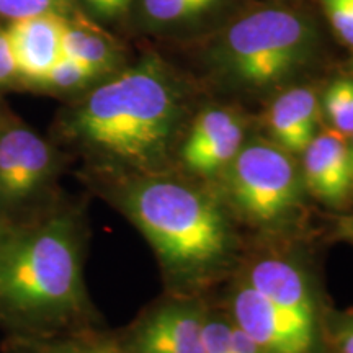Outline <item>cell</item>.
<instances>
[{
	"label": "cell",
	"instance_id": "cell-1",
	"mask_svg": "<svg viewBox=\"0 0 353 353\" xmlns=\"http://www.w3.org/2000/svg\"><path fill=\"white\" fill-rule=\"evenodd\" d=\"M180 94L164 65L145 57L90 92L70 131L113 164L152 174L165 162L180 121Z\"/></svg>",
	"mask_w": 353,
	"mask_h": 353
},
{
	"label": "cell",
	"instance_id": "cell-2",
	"mask_svg": "<svg viewBox=\"0 0 353 353\" xmlns=\"http://www.w3.org/2000/svg\"><path fill=\"white\" fill-rule=\"evenodd\" d=\"M123 208L176 278L200 281L231 255V229L223 210L195 187L143 176L123 193Z\"/></svg>",
	"mask_w": 353,
	"mask_h": 353
},
{
	"label": "cell",
	"instance_id": "cell-3",
	"mask_svg": "<svg viewBox=\"0 0 353 353\" xmlns=\"http://www.w3.org/2000/svg\"><path fill=\"white\" fill-rule=\"evenodd\" d=\"M82 303L81 254L74 224L51 218L0 236V317L20 325L63 321Z\"/></svg>",
	"mask_w": 353,
	"mask_h": 353
},
{
	"label": "cell",
	"instance_id": "cell-4",
	"mask_svg": "<svg viewBox=\"0 0 353 353\" xmlns=\"http://www.w3.org/2000/svg\"><path fill=\"white\" fill-rule=\"evenodd\" d=\"M314 46V28L306 19L283 8H263L231 25L219 57L239 83L268 87L306 63Z\"/></svg>",
	"mask_w": 353,
	"mask_h": 353
},
{
	"label": "cell",
	"instance_id": "cell-5",
	"mask_svg": "<svg viewBox=\"0 0 353 353\" xmlns=\"http://www.w3.org/2000/svg\"><path fill=\"white\" fill-rule=\"evenodd\" d=\"M223 172L229 201L250 223L273 226L296 208L298 167L291 152L275 143L244 144Z\"/></svg>",
	"mask_w": 353,
	"mask_h": 353
},
{
	"label": "cell",
	"instance_id": "cell-6",
	"mask_svg": "<svg viewBox=\"0 0 353 353\" xmlns=\"http://www.w3.org/2000/svg\"><path fill=\"white\" fill-rule=\"evenodd\" d=\"M232 314L234 324L257 343L262 353H311L314 348L316 322L278 307L250 285L237 288Z\"/></svg>",
	"mask_w": 353,
	"mask_h": 353
},
{
	"label": "cell",
	"instance_id": "cell-7",
	"mask_svg": "<svg viewBox=\"0 0 353 353\" xmlns=\"http://www.w3.org/2000/svg\"><path fill=\"white\" fill-rule=\"evenodd\" d=\"M50 145L26 128L0 136V201L20 203L33 196L51 175Z\"/></svg>",
	"mask_w": 353,
	"mask_h": 353
},
{
	"label": "cell",
	"instance_id": "cell-8",
	"mask_svg": "<svg viewBox=\"0 0 353 353\" xmlns=\"http://www.w3.org/2000/svg\"><path fill=\"white\" fill-rule=\"evenodd\" d=\"M244 121L237 113L210 108L200 113L182 145V161L200 175L223 172L244 145Z\"/></svg>",
	"mask_w": 353,
	"mask_h": 353
},
{
	"label": "cell",
	"instance_id": "cell-9",
	"mask_svg": "<svg viewBox=\"0 0 353 353\" xmlns=\"http://www.w3.org/2000/svg\"><path fill=\"white\" fill-rule=\"evenodd\" d=\"M65 19L59 13L13 20L6 30L17 74L30 82H41L63 56Z\"/></svg>",
	"mask_w": 353,
	"mask_h": 353
},
{
	"label": "cell",
	"instance_id": "cell-10",
	"mask_svg": "<svg viewBox=\"0 0 353 353\" xmlns=\"http://www.w3.org/2000/svg\"><path fill=\"white\" fill-rule=\"evenodd\" d=\"M304 183L327 205H342L353 190V169L348 139L329 130L312 138L303 151Z\"/></svg>",
	"mask_w": 353,
	"mask_h": 353
},
{
	"label": "cell",
	"instance_id": "cell-11",
	"mask_svg": "<svg viewBox=\"0 0 353 353\" xmlns=\"http://www.w3.org/2000/svg\"><path fill=\"white\" fill-rule=\"evenodd\" d=\"M203 324L200 312L190 306L159 309L136 332V353H203Z\"/></svg>",
	"mask_w": 353,
	"mask_h": 353
},
{
	"label": "cell",
	"instance_id": "cell-12",
	"mask_svg": "<svg viewBox=\"0 0 353 353\" xmlns=\"http://www.w3.org/2000/svg\"><path fill=\"white\" fill-rule=\"evenodd\" d=\"M247 285L278 307L316 322L314 298L306 276L301 268L290 260L275 257L259 260L249 273Z\"/></svg>",
	"mask_w": 353,
	"mask_h": 353
},
{
	"label": "cell",
	"instance_id": "cell-13",
	"mask_svg": "<svg viewBox=\"0 0 353 353\" xmlns=\"http://www.w3.org/2000/svg\"><path fill=\"white\" fill-rule=\"evenodd\" d=\"M317 97L307 87L291 88L278 97L268 113L273 143L288 152L303 154L317 134Z\"/></svg>",
	"mask_w": 353,
	"mask_h": 353
},
{
	"label": "cell",
	"instance_id": "cell-14",
	"mask_svg": "<svg viewBox=\"0 0 353 353\" xmlns=\"http://www.w3.org/2000/svg\"><path fill=\"white\" fill-rule=\"evenodd\" d=\"M63 54L85 64L97 74L112 68L117 57L103 33L82 23H69L68 20L63 32Z\"/></svg>",
	"mask_w": 353,
	"mask_h": 353
},
{
	"label": "cell",
	"instance_id": "cell-15",
	"mask_svg": "<svg viewBox=\"0 0 353 353\" xmlns=\"http://www.w3.org/2000/svg\"><path fill=\"white\" fill-rule=\"evenodd\" d=\"M322 108L332 130L348 138L353 132V77L330 82L322 97Z\"/></svg>",
	"mask_w": 353,
	"mask_h": 353
},
{
	"label": "cell",
	"instance_id": "cell-16",
	"mask_svg": "<svg viewBox=\"0 0 353 353\" xmlns=\"http://www.w3.org/2000/svg\"><path fill=\"white\" fill-rule=\"evenodd\" d=\"M218 0H143L144 15L157 25H174L208 12Z\"/></svg>",
	"mask_w": 353,
	"mask_h": 353
},
{
	"label": "cell",
	"instance_id": "cell-17",
	"mask_svg": "<svg viewBox=\"0 0 353 353\" xmlns=\"http://www.w3.org/2000/svg\"><path fill=\"white\" fill-rule=\"evenodd\" d=\"M97 76L99 74L90 68H87L85 64L63 54L61 59L50 69V72L41 79L39 85L59 88V90H69V88L82 87L83 83L90 82Z\"/></svg>",
	"mask_w": 353,
	"mask_h": 353
},
{
	"label": "cell",
	"instance_id": "cell-18",
	"mask_svg": "<svg viewBox=\"0 0 353 353\" xmlns=\"http://www.w3.org/2000/svg\"><path fill=\"white\" fill-rule=\"evenodd\" d=\"M65 0H0V17L20 20L43 13H59Z\"/></svg>",
	"mask_w": 353,
	"mask_h": 353
},
{
	"label": "cell",
	"instance_id": "cell-19",
	"mask_svg": "<svg viewBox=\"0 0 353 353\" xmlns=\"http://www.w3.org/2000/svg\"><path fill=\"white\" fill-rule=\"evenodd\" d=\"M322 3L335 33L353 48V0H322Z\"/></svg>",
	"mask_w": 353,
	"mask_h": 353
},
{
	"label": "cell",
	"instance_id": "cell-20",
	"mask_svg": "<svg viewBox=\"0 0 353 353\" xmlns=\"http://www.w3.org/2000/svg\"><path fill=\"white\" fill-rule=\"evenodd\" d=\"M203 353H232L231 324L219 319L205 321L203 324Z\"/></svg>",
	"mask_w": 353,
	"mask_h": 353
},
{
	"label": "cell",
	"instance_id": "cell-21",
	"mask_svg": "<svg viewBox=\"0 0 353 353\" xmlns=\"http://www.w3.org/2000/svg\"><path fill=\"white\" fill-rule=\"evenodd\" d=\"M13 74H17L15 61H13L7 34L6 32H2V34H0V83L7 82Z\"/></svg>",
	"mask_w": 353,
	"mask_h": 353
},
{
	"label": "cell",
	"instance_id": "cell-22",
	"mask_svg": "<svg viewBox=\"0 0 353 353\" xmlns=\"http://www.w3.org/2000/svg\"><path fill=\"white\" fill-rule=\"evenodd\" d=\"M231 352L232 353H262L252 339L236 324H231Z\"/></svg>",
	"mask_w": 353,
	"mask_h": 353
},
{
	"label": "cell",
	"instance_id": "cell-23",
	"mask_svg": "<svg viewBox=\"0 0 353 353\" xmlns=\"http://www.w3.org/2000/svg\"><path fill=\"white\" fill-rule=\"evenodd\" d=\"M335 347L339 353H353V316L343 319L335 332Z\"/></svg>",
	"mask_w": 353,
	"mask_h": 353
},
{
	"label": "cell",
	"instance_id": "cell-24",
	"mask_svg": "<svg viewBox=\"0 0 353 353\" xmlns=\"http://www.w3.org/2000/svg\"><path fill=\"white\" fill-rule=\"evenodd\" d=\"M337 229H339V234H341L342 239L353 242V214L345 216V218H342L341 221H339Z\"/></svg>",
	"mask_w": 353,
	"mask_h": 353
},
{
	"label": "cell",
	"instance_id": "cell-25",
	"mask_svg": "<svg viewBox=\"0 0 353 353\" xmlns=\"http://www.w3.org/2000/svg\"><path fill=\"white\" fill-rule=\"evenodd\" d=\"M105 6H107L108 12L112 13V15H120V13L125 10L128 7V3H130V0H103Z\"/></svg>",
	"mask_w": 353,
	"mask_h": 353
},
{
	"label": "cell",
	"instance_id": "cell-26",
	"mask_svg": "<svg viewBox=\"0 0 353 353\" xmlns=\"http://www.w3.org/2000/svg\"><path fill=\"white\" fill-rule=\"evenodd\" d=\"M81 353H125V352L114 350V348H95V350H87V352H81Z\"/></svg>",
	"mask_w": 353,
	"mask_h": 353
},
{
	"label": "cell",
	"instance_id": "cell-27",
	"mask_svg": "<svg viewBox=\"0 0 353 353\" xmlns=\"http://www.w3.org/2000/svg\"><path fill=\"white\" fill-rule=\"evenodd\" d=\"M348 151H350V159H352V169H353V132L348 136Z\"/></svg>",
	"mask_w": 353,
	"mask_h": 353
},
{
	"label": "cell",
	"instance_id": "cell-28",
	"mask_svg": "<svg viewBox=\"0 0 353 353\" xmlns=\"http://www.w3.org/2000/svg\"><path fill=\"white\" fill-rule=\"evenodd\" d=\"M0 236H2V229H0Z\"/></svg>",
	"mask_w": 353,
	"mask_h": 353
},
{
	"label": "cell",
	"instance_id": "cell-29",
	"mask_svg": "<svg viewBox=\"0 0 353 353\" xmlns=\"http://www.w3.org/2000/svg\"><path fill=\"white\" fill-rule=\"evenodd\" d=\"M0 34H2V32H0Z\"/></svg>",
	"mask_w": 353,
	"mask_h": 353
}]
</instances>
